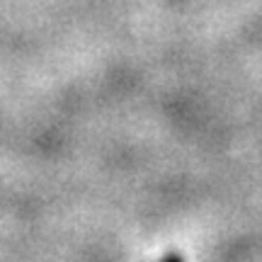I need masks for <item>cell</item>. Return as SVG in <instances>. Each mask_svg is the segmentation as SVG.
Returning <instances> with one entry per match:
<instances>
[{"label":"cell","mask_w":262,"mask_h":262,"mask_svg":"<svg viewBox=\"0 0 262 262\" xmlns=\"http://www.w3.org/2000/svg\"><path fill=\"white\" fill-rule=\"evenodd\" d=\"M172 257H175V260H182V255H178V253H175V255H172V253L165 255V260H172Z\"/></svg>","instance_id":"obj_1"}]
</instances>
